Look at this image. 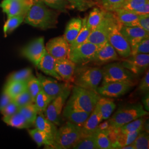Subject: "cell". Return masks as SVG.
Returning <instances> with one entry per match:
<instances>
[{
  "label": "cell",
  "mask_w": 149,
  "mask_h": 149,
  "mask_svg": "<svg viewBox=\"0 0 149 149\" xmlns=\"http://www.w3.org/2000/svg\"><path fill=\"white\" fill-rule=\"evenodd\" d=\"M125 0H100L97 5L107 11L114 12L121 8Z\"/></svg>",
  "instance_id": "obj_40"
},
{
  "label": "cell",
  "mask_w": 149,
  "mask_h": 149,
  "mask_svg": "<svg viewBox=\"0 0 149 149\" xmlns=\"http://www.w3.org/2000/svg\"><path fill=\"white\" fill-rule=\"evenodd\" d=\"M52 101V98L42 90L38 93L37 96H36L34 103L39 112L44 113L49 104Z\"/></svg>",
  "instance_id": "obj_38"
},
{
  "label": "cell",
  "mask_w": 149,
  "mask_h": 149,
  "mask_svg": "<svg viewBox=\"0 0 149 149\" xmlns=\"http://www.w3.org/2000/svg\"><path fill=\"white\" fill-rule=\"evenodd\" d=\"M37 78L39 80L42 90L49 96L53 100L55 98L61 94L68 88H71L69 82L59 83L56 80L47 77L37 73Z\"/></svg>",
  "instance_id": "obj_15"
},
{
  "label": "cell",
  "mask_w": 149,
  "mask_h": 149,
  "mask_svg": "<svg viewBox=\"0 0 149 149\" xmlns=\"http://www.w3.org/2000/svg\"><path fill=\"white\" fill-rule=\"evenodd\" d=\"M87 17H86L82 19L81 29L74 41L70 44V50L86 42L87 38L90 34L91 31L87 25Z\"/></svg>",
  "instance_id": "obj_34"
},
{
  "label": "cell",
  "mask_w": 149,
  "mask_h": 149,
  "mask_svg": "<svg viewBox=\"0 0 149 149\" xmlns=\"http://www.w3.org/2000/svg\"><path fill=\"white\" fill-rule=\"evenodd\" d=\"M33 125L38 130L45 132L54 139L55 138V135L58 130L56 125L49 120L45 117L43 112H39L38 113Z\"/></svg>",
  "instance_id": "obj_23"
},
{
  "label": "cell",
  "mask_w": 149,
  "mask_h": 149,
  "mask_svg": "<svg viewBox=\"0 0 149 149\" xmlns=\"http://www.w3.org/2000/svg\"><path fill=\"white\" fill-rule=\"evenodd\" d=\"M97 104L98 106L103 120L108 119L111 117L112 113L116 108L113 100L104 96L100 98Z\"/></svg>",
  "instance_id": "obj_27"
},
{
  "label": "cell",
  "mask_w": 149,
  "mask_h": 149,
  "mask_svg": "<svg viewBox=\"0 0 149 149\" xmlns=\"http://www.w3.org/2000/svg\"><path fill=\"white\" fill-rule=\"evenodd\" d=\"M34 0H3L0 4L8 18L19 15H26Z\"/></svg>",
  "instance_id": "obj_16"
},
{
  "label": "cell",
  "mask_w": 149,
  "mask_h": 149,
  "mask_svg": "<svg viewBox=\"0 0 149 149\" xmlns=\"http://www.w3.org/2000/svg\"><path fill=\"white\" fill-rule=\"evenodd\" d=\"M72 149H98L94 134L81 138L73 146Z\"/></svg>",
  "instance_id": "obj_37"
},
{
  "label": "cell",
  "mask_w": 149,
  "mask_h": 149,
  "mask_svg": "<svg viewBox=\"0 0 149 149\" xmlns=\"http://www.w3.org/2000/svg\"><path fill=\"white\" fill-rule=\"evenodd\" d=\"M120 63L133 74H141L149 67V54L131 55L123 59Z\"/></svg>",
  "instance_id": "obj_12"
},
{
  "label": "cell",
  "mask_w": 149,
  "mask_h": 149,
  "mask_svg": "<svg viewBox=\"0 0 149 149\" xmlns=\"http://www.w3.org/2000/svg\"><path fill=\"white\" fill-rule=\"evenodd\" d=\"M82 25V19L78 18H72L68 22L63 37L70 45L77 37L81 29Z\"/></svg>",
  "instance_id": "obj_24"
},
{
  "label": "cell",
  "mask_w": 149,
  "mask_h": 149,
  "mask_svg": "<svg viewBox=\"0 0 149 149\" xmlns=\"http://www.w3.org/2000/svg\"><path fill=\"white\" fill-rule=\"evenodd\" d=\"M145 122V119L142 117L117 129L118 132L124 134L131 133L138 130H144Z\"/></svg>",
  "instance_id": "obj_31"
},
{
  "label": "cell",
  "mask_w": 149,
  "mask_h": 149,
  "mask_svg": "<svg viewBox=\"0 0 149 149\" xmlns=\"http://www.w3.org/2000/svg\"><path fill=\"white\" fill-rule=\"evenodd\" d=\"M12 101V98L4 90L0 99V111L8 104H9Z\"/></svg>",
  "instance_id": "obj_51"
},
{
  "label": "cell",
  "mask_w": 149,
  "mask_h": 149,
  "mask_svg": "<svg viewBox=\"0 0 149 149\" xmlns=\"http://www.w3.org/2000/svg\"><path fill=\"white\" fill-rule=\"evenodd\" d=\"M132 12L139 16L149 15V2L145 3L136 10L132 11Z\"/></svg>",
  "instance_id": "obj_52"
},
{
  "label": "cell",
  "mask_w": 149,
  "mask_h": 149,
  "mask_svg": "<svg viewBox=\"0 0 149 149\" xmlns=\"http://www.w3.org/2000/svg\"><path fill=\"white\" fill-rule=\"evenodd\" d=\"M45 51L44 39L43 37H39L31 41L23 48L21 54L22 56L37 66Z\"/></svg>",
  "instance_id": "obj_13"
},
{
  "label": "cell",
  "mask_w": 149,
  "mask_h": 149,
  "mask_svg": "<svg viewBox=\"0 0 149 149\" xmlns=\"http://www.w3.org/2000/svg\"><path fill=\"white\" fill-rule=\"evenodd\" d=\"M120 32L129 43L131 49L143 39L149 37V32L138 26L130 27L123 25Z\"/></svg>",
  "instance_id": "obj_18"
},
{
  "label": "cell",
  "mask_w": 149,
  "mask_h": 149,
  "mask_svg": "<svg viewBox=\"0 0 149 149\" xmlns=\"http://www.w3.org/2000/svg\"><path fill=\"white\" fill-rule=\"evenodd\" d=\"M91 113L85 112L71 104L66 103L65 107L63 116L69 122L81 127L87 119L90 116Z\"/></svg>",
  "instance_id": "obj_19"
},
{
  "label": "cell",
  "mask_w": 149,
  "mask_h": 149,
  "mask_svg": "<svg viewBox=\"0 0 149 149\" xmlns=\"http://www.w3.org/2000/svg\"><path fill=\"white\" fill-rule=\"evenodd\" d=\"M12 101L19 107L34 103L28 91L26 90L12 98Z\"/></svg>",
  "instance_id": "obj_45"
},
{
  "label": "cell",
  "mask_w": 149,
  "mask_h": 149,
  "mask_svg": "<svg viewBox=\"0 0 149 149\" xmlns=\"http://www.w3.org/2000/svg\"><path fill=\"white\" fill-rule=\"evenodd\" d=\"M55 63L56 59L46 50L37 66L44 74L52 76L58 81H62L61 78L56 72Z\"/></svg>",
  "instance_id": "obj_22"
},
{
  "label": "cell",
  "mask_w": 149,
  "mask_h": 149,
  "mask_svg": "<svg viewBox=\"0 0 149 149\" xmlns=\"http://www.w3.org/2000/svg\"><path fill=\"white\" fill-rule=\"evenodd\" d=\"M134 149H149V133L141 131L132 143Z\"/></svg>",
  "instance_id": "obj_39"
},
{
  "label": "cell",
  "mask_w": 149,
  "mask_h": 149,
  "mask_svg": "<svg viewBox=\"0 0 149 149\" xmlns=\"http://www.w3.org/2000/svg\"><path fill=\"white\" fill-rule=\"evenodd\" d=\"M26 15H19L8 18L3 26V32L6 37L8 34L13 32L24 20Z\"/></svg>",
  "instance_id": "obj_35"
},
{
  "label": "cell",
  "mask_w": 149,
  "mask_h": 149,
  "mask_svg": "<svg viewBox=\"0 0 149 149\" xmlns=\"http://www.w3.org/2000/svg\"><path fill=\"white\" fill-rule=\"evenodd\" d=\"M117 16L118 20L123 25L130 27H138V19L139 15L132 11H128L123 8H119L114 11Z\"/></svg>",
  "instance_id": "obj_25"
},
{
  "label": "cell",
  "mask_w": 149,
  "mask_h": 149,
  "mask_svg": "<svg viewBox=\"0 0 149 149\" xmlns=\"http://www.w3.org/2000/svg\"><path fill=\"white\" fill-rule=\"evenodd\" d=\"M46 5L61 12H66L70 8L68 0H40Z\"/></svg>",
  "instance_id": "obj_44"
},
{
  "label": "cell",
  "mask_w": 149,
  "mask_h": 149,
  "mask_svg": "<svg viewBox=\"0 0 149 149\" xmlns=\"http://www.w3.org/2000/svg\"><path fill=\"white\" fill-rule=\"evenodd\" d=\"M139 89L143 93L149 92V70L145 73L143 78L141 81L139 86Z\"/></svg>",
  "instance_id": "obj_49"
},
{
  "label": "cell",
  "mask_w": 149,
  "mask_h": 149,
  "mask_svg": "<svg viewBox=\"0 0 149 149\" xmlns=\"http://www.w3.org/2000/svg\"><path fill=\"white\" fill-rule=\"evenodd\" d=\"M70 8L85 11L94 5H97L95 0H68Z\"/></svg>",
  "instance_id": "obj_42"
},
{
  "label": "cell",
  "mask_w": 149,
  "mask_h": 149,
  "mask_svg": "<svg viewBox=\"0 0 149 149\" xmlns=\"http://www.w3.org/2000/svg\"><path fill=\"white\" fill-rule=\"evenodd\" d=\"M3 120L8 125L18 129L29 128L33 125L18 111L9 117L3 118Z\"/></svg>",
  "instance_id": "obj_28"
},
{
  "label": "cell",
  "mask_w": 149,
  "mask_h": 149,
  "mask_svg": "<svg viewBox=\"0 0 149 149\" xmlns=\"http://www.w3.org/2000/svg\"><path fill=\"white\" fill-rule=\"evenodd\" d=\"M58 17V12L49 9L42 1L34 0L27 11L24 21L33 27L47 29L56 27Z\"/></svg>",
  "instance_id": "obj_1"
},
{
  "label": "cell",
  "mask_w": 149,
  "mask_h": 149,
  "mask_svg": "<svg viewBox=\"0 0 149 149\" xmlns=\"http://www.w3.org/2000/svg\"><path fill=\"white\" fill-rule=\"evenodd\" d=\"M100 0H95V1H96V2H97V5H98V2H100Z\"/></svg>",
  "instance_id": "obj_56"
},
{
  "label": "cell",
  "mask_w": 149,
  "mask_h": 149,
  "mask_svg": "<svg viewBox=\"0 0 149 149\" xmlns=\"http://www.w3.org/2000/svg\"><path fill=\"white\" fill-rule=\"evenodd\" d=\"M32 70L30 68H26L13 73L9 77L7 82L12 81H26L33 76Z\"/></svg>",
  "instance_id": "obj_41"
},
{
  "label": "cell",
  "mask_w": 149,
  "mask_h": 149,
  "mask_svg": "<svg viewBox=\"0 0 149 149\" xmlns=\"http://www.w3.org/2000/svg\"><path fill=\"white\" fill-rule=\"evenodd\" d=\"M18 112L22 113L27 120L34 124L39 111L34 103L19 108Z\"/></svg>",
  "instance_id": "obj_36"
},
{
  "label": "cell",
  "mask_w": 149,
  "mask_h": 149,
  "mask_svg": "<svg viewBox=\"0 0 149 149\" xmlns=\"http://www.w3.org/2000/svg\"><path fill=\"white\" fill-rule=\"evenodd\" d=\"M97 48L95 44L86 42L70 50L69 59L76 65L86 64L91 61Z\"/></svg>",
  "instance_id": "obj_11"
},
{
  "label": "cell",
  "mask_w": 149,
  "mask_h": 149,
  "mask_svg": "<svg viewBox=\"0 0 149 149\" xmlns=\"http://www.w3.org/2000/svg\"><path fill=\"white\" fill-rule=\"evenodd\" d=\"M103 120L99 108L96 104L94 109L91 113L90 116L81 127L82 138L93 134L98 124Z\"/></svg>",
  "instance_id": "obj_21"
},
{
  "label": "cell",
  "mask_w": 149,
  "mask_h": 149,
  "mask_svg": "<svg viewBox=\"0 0 149 149\" xmlns=\"http://www.w3.org/2000/svg\"><path fill=\"white\" fill-rule=\"evenodd\" d=\"M120 60L121 59L115 49L110 43L107 41L106 43L98 47L91 62L102 64Z\"/></svg>",
  "instance_id": "obj_17"
},
{
  "label": "cell",
  "mask_w": 149,
  "mask_h": 149,
  "mask_svg": "<svg viewBox=\"0 0 149 149\" xmlns=\"http://www.w3.org/2000/svg\"><path fill=\"white\" fill-rule=\"evenodd\" d=\"M28 132L39 147L45 145L47 147L54 148V139L45 132L40 131L37 128L28 130Z\"/></svg>",
  "instance_id": "obj_26"
},
{
  "label": "cell",
  "mask_w": 149,
  "mask_h": 149,
  "mask_svg": "<svg viewBox=\"0 0 149 149\" xmlns=\"http://www.w3.org/2000/svg\"><path fill=\"white\" fill-rule=\"evenodd\" d=\"M5 90L13 98L27 90L26 81H12L7 82Z\"/></svg>",
  "instance_id": "obj_33"
},
{
  "label": "cell",
  "mask_w": 149,
  "mask_h": 149,
  "mask_svg": "<svg viewBox=\"0 0 149 149\" xmlns=\"http://www.w3.org/2000/svg\"><path fill=\"white\" fill-rule=\"evenodd\" d=\"M106 12V10L100 7H95L91 11L87 18V25L91 31L101 23Z\"/></svg>",
  "instance_id": "obj_30"
},
{
  "label": "cell",
  "mask_w": 149,
  "mask_h": 149,
  "mask_svg": "<svg viewBox=\"0 0 149 149\" xmlns=\"http://www.w3.org/2000/svg\"><path fill=\"white\" fill-rule=\"evenodd\" d=\"M117 132V137L116 143L113 149H120L123 146H125L132 144L136 136L141 131L138 130L131 133L124 134L118 132L117 128H115Z\"/></svg>",
  "instance_id": "obj_29"
},
{
  "label": "cell",
  "mask_w": 149,
  "mask_h": 149,
  "mask_svg": "<svg viewBox=\"0 0 149 149\" xmlns=\"http://www.w3.org/2000/svg\"><path fill=\"white\" fill-rule=\"evenodd\" d=\"M148 2L149 0H125L121 8L128 11H133Z\"/></svg>",
  "instance_id": "obj_47"
},
{
  "label": "cell",
  "mask_w": 149,
  "mask_h": 149,
  "mask_svg": "<svg viewBox=\"0 0 149 149\" xmlns=\"http://www.w3.org/2000/svg\"><path fill=\"white\" fill-rule=\"evenodd\" d=\"M71 88V87L68 88L53 99L44 112L45 117L57 126H59L61 124V114L63 112L64 104L70 94Z\"/></svg>",
  "instance_id": "obj_9"
},
{
  "label": "cell",
  "mask_w": 149,
  "mask_h": 149,
  "mask_svg": "<svg viewBox=\"0 0 149 149\" xmlns=\"http://www.w3.org/2000/svg\"><path fill=\"white\" fill-rule=\"evenodd\" d=\"M119 21L114 12L106 11L101 23L91 31L86 42L93 43L97 47L106 43L113 27Z\"/></svg>",
  "instance_id": "obj_6"
},
{
  "label": "cell",
  "mask_w": 149,
  "mask_h": 149,
  "mask_svg": "<svg viewBox=\"0 0 149 149\" xmlns=\"http://www.w3.org/2000/svg\"><path fill=\"white\" fill-rule=\"evenodd\" d=\"M110 127V123L109 122L108 119H107V120L103 122L102 123H100L97 127L96 130H107Z\"/></svg>",
  "instance_id": "obj_53"
},
{
  "label": "cell",
  "mask_w": 149,
  "mask_h": 149,
  "mask_svg": "<svg viewBox=\"0 0 149 149\" xmlns=\"http://www.w3.org/2000/svg\"><path fill=\"white\" fill-rule=\"evenodd\" d=\"M134 85L132 81L111 82L97 88V92L100 96L109 98H117L126 94Z\"/></svg>",
  "instance_id": "obj_10"
},
{
  "label": "cell",
  "mask_w": 149,
  "mask_h": 149,
  "mask_svg": "<svg viewBox=\"0 0 149 149\" xmlns=\"http://www.w3.org/2000/svg\"><path fill=\"white\" fill-rule=\"evenodd\" d=\"M122 26L120 22H118L110 32L108 40L120 57L126 58L131 55L132 50L129 43L120 32Z\"/></svg>",
  "instance_id": "obj_8"
},
{
  "label": "cell",
  "mask_w": 149,
  "mask_h": 149,
  "mask_svg": "<svg viewBox=\"0 0 149 149\" xmlns=\"http://www.w3.org/2000/svg\"><path fill=\"white\" fill-rule=\"evenodd\" d=\"M102 69V84L111 82L132 81L134 74L125 68L120 63H113L107 64Z\"/></svg>",
  "instance_id": "obj_7"
},
{
  "label": "cell",
  "mask_w": 149,
  "mask_h": 149,
  "mask_svg": "<svg viewBox=\"0 0 149 149\" xmlns=\"http://www.w3.org/2000/svg\"><path fill=\"white\" fill-rule=\"evenodd\" d=\"M148 114L141 104H132L119 108L108 120L110 126L117 128Z\"/></svg>",
  "instance_id": "obj_5"
},
{
  "label": "cell",
  "mask_w": 149,
  "mask_h": 149,
  "mask_svg": "<svg viewBox=\"0 0 149 149\" xmlns=\"http://www.w3.org/2000/svg\"><path fill=\"white\" fill-rule=\"evenodd\" d=\"M134 149L133 146L132 145V144H130V145H128L127 146H123L122 148H120V149Z\"/></svg>",
  "instance_id": "obj_55"
},
{
  "label": "cell",
  "mask_w": 149,
  "mask_h": 149,
  "mask_svg": "<svg viewBox=\"0 0 149 149\" xmlns=\"http://www.w3.org/2000/svg\"><path fill=\"white\" fill-rule=\"evenodd\" d=\"M45 49L56 60L69 59L70 45L63 36L50 39L47 43Z\"/></svg>",
  "instance_id": "obj_14"
},
{
  "label": "cell",
  "mask_w": 149,
  "mask_h": 149,
  "mask_svg": "<svg viewBox=\"0 0 149 149\" xmlns=\"http://www.w3.org/2000/svg\"><path fill=\"white\" fill-rule=\"evenodd\" d=\"M81 138V127L68 121L57 130L54 149H72Z\"/></svg>",
  "instance_id": "obj_3"
},
{
  "label": "cell",
  "mask_w": 149,
  "mask_h": 149,
  "mask_svg": "<svg viewBox=\"0 0 149 149\" xmlns=\"http://www.w3.org/2000/svg\"><path fill=\"white\" fill-rule=\"evenodd\" d=\"M75 69L76 64L70 59L56 60L55 70L62 81L66 82H73Z\"/></svg>",
  "instance_id": "obj_20"
},
{
  "label": "cell",
  "mask_w": 149,
  "mask_h": 149,
  "mask_svg": "<svg viewBox=\"0 0 149 149\" xmlns=\"http://www.w3.org/2000/svg\"><path fill=\"white\" fill-rule=\"evenodd\" d=\"M95 139L96 145L98 149H113L112 143L109 139L107 130H96L93 133Z\"/></svg>",
  "instance_id": "obj_32"
},
{
  "label": "cell",
  "mask_w": 149,
  "mask_h": 149,
  "mask_svg": "<svg viewBox=\"0 0 149 149\" xmlns=\"http://www.w3.org/2000/svg\"><path fill=\"white\" fill-rule=\"evenodd\" d=\"M138 27L149 32V15H140L138 19Z\"/></svg>",
  "instance_id": "obj_50"
},
{
  "label": "cell",
  "mask_w": 149,
  "mask_h": 149,
  "mask_svg": "<svg viewBox=\"0 0 149 149\" xmlns=\"http://www.w3.org/2000/svg\"><path fill=\"white\" fill-rule=\"evenodd\" d=\"M19 107L16 103L12 101L5 107H4L1 111V113L3 115V118H7L12 116L18 111Z\"/></svg>",
  "instance_id": "obj_48"
},
{
  "label": "cell",
  "mask_w": 149,
  "mask_h": 149,
  "mask_svg": "<svg viewBox=\"0 0 149 149\" xmlns=\"http://www.w3.org/2000/svg\"><path fill=\"white\" fill-rule=\"evenodd\" d=\"M142 102L145 108V110L149 111V92L145 93V95L142 98Z\"/></svg>",
  "instance_id": "obj_54"
},
{
  "label": "cell",
  "mask_w": 149,
  "mask_h": 149,
  "mask_svg": "<svg viewBox=\"0 0 149 149\" xmlns=\"http://www.w3.org/2000/svg\"><path fill=\"white\" fill-rule=\"evenodd\" d=\"M68 103L85 112L91 113L94 109L101 96L97 92L75 86Z\"/></svg>",
  "instance_id": "obj_2"
},
{
  "label": "cell",
  "mask_w": 149,
  "mask_h": 149,
  "mask_svg": "<svg viewBox=\"0 0 149 149\" xmlns=\"http://www.w3.org/2000/svg\"><path fill=\"white\" fill-rule=\"evenodd\" d=\"M103 78L102 69L100 68L84 67L74 71L73 82L75 86L97 92Z\"/></svg>",
  "instance_id": "obj_4"
},
{
  "label": "cell",
  "mask_w": 149,
  "mask_h": 149,
  "mask_svg": "<svg viewBox=\"0 0 149 149\" xmlns=\"http://www.w3.org/2000/svg\"><path fill=\"white\" fill-rule=\"evenodd\" d=\"M27 90L29 91L33 100L35 101L38 93L42 90L41 84L37 77L33 76L27 81Z\"/></svg>",
  "instance_id": "obj_43"
},
{
  "label": "cell",
  "mask_w": 149,
  "mask_h": 149,
  "mask_svg": "<svg viewBox=\"0 0 149 149\" xmlns=\"http://www.w3.org/2000/svg\"><path fill=\"white\" fill-rule=\"evenodd\" d=\"M132 54L135 55L138 54H149V37L145 38L138 43L134 47L131 49Z\"/></svg>",
  "instance_id": "obj_46"
}]
</instances>
